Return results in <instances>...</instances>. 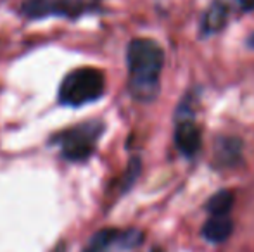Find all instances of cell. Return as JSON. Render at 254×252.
<instances>
[{
	"mask_svg": "<svg viewBox=\"0 0 254 252\" xmlns=\"http://www.w3.org/2000/svg\"><path fill=\"white\" fill-rule=\"evenodd\" d=\"M128 92L138 102H152L159 94L164 52L151 38H135L127 50Z\"/></svg>",
	"mask_w": 254,
	"mask_h": 252,
	"instance_id": "1",
	"label": "cell"
},
{
	"mask_svg": "<svg viewBox=\"0 0 254 252\" xmlns=\"http://www.w3.org/2000/svg\"><path fill=\"white\" fill-rule=\"evenodd\" d=\"M102 133L104 123L92 119V121H85L57 131L51 138V144L59 147L61 155L66 161L83 162L94 155Z\"/></svg>",
	"mask_w": 254,
	"mask_h": 252,
	"instance_id": "2",
	"label": "cell"
},
{
	"mask_svg": "<svg viewBox=\"0 0 254 252\" xmlns=\"http://www.w3.org/2000/svg\"><path fill=\"white\" fill-rule=\"evenodd\" d=\"M106 92V76L95 67H80L66 74L59 87V102L69 107H81L99 101Z\"/></svg>",
	"mask_w": 254,
	"mask_h": 252,
	"instance_id": "3",
	"label": "cell"
},
{
	"mask_svg": "<svg viewBox=\"0 0 254 252\" xmlns=\"http://www.w3.org/2000/svg\"><path fill=\"white\" fill-rule=\"evenodd\" d=\"M189 99H185L177 109V123H175L173 140L178 152L185 157H194L201 149L202 135L194 119V111Z\"/></svg>",
	"mask_w": 254,
	"mask_h": 252,
	"instance_id": "4",
	"label": "cell"
},
{
	"mask_svg": "<svg viewBox=\"0 0 254 252\" xmlns=\"http://www.w3.org/2000/svg\"><path fill=\"white\" fill-rule=\"evenodd\" d=\"M95 9L81 0H24L21 12L30 19H42L51 16L80 17L81 14Z\"/></svg>",
	"mask_w": 254,
	"mask_h": 252,
	"instance_id": "5",
	"label": "cell"
},
{
	"mask_svg": "<svg viewBox=\"0 0 254 252\" xmlns=\"http://www.w3.org/2000/svg\"><path fill=\"white\" fill-rule=\"evenodd\" d=\"M142 240L144 235L138 230L104 228L92 237L83 252H114V249H131L142 244Z\"/></svg>",
	"mask_w": 254,
	"mask_h": 252,
	"instance_id": "6",
	"label": "cell"
},
{
	"mask_svg": "<svg viewBox=\"0 0 254 252\" xmlns=\"http://www.w3.org/2000/svg\"><path fill=\"white\" fill-rule=\"evenodd\" d=\"M228 21V7L221 0H214L209 5V9L204 12L201 19V35L211 37L214 33H220Z\"/></svg>",
	"mask_w": 254,
	"mask_h": 252,
	"instance_id": "7",
	"label": "cell"
},
{
	"mask_svg": "<svg viewBox=\"0 0 254 252\" xmlns=\"http://www.w3.org/2000/svg\"><path fill=\"white\" fill-rule=\"evenodd\" d=\"M242 142L239 138L225 137L220 138L214 145V159H216L218 166L223 168H230L241 162L242 159Z\"/></svg>",
	"mask_w": 254,
	"mask_h": 252,
	"instance_id": "8",
	"label": "cell"
},
{
	"mask_svg": "<svg viewBox=\"0 0 254 252\" xmlns=\"http://www.w3.org/2000/svg\"><path fill=\"white\" fill-rule=\"evenodd\" d=\"M234 232V221L230 216H211L202 226V237L211 244H223Z\"/></svg>",
	"mask_w": 254,
	"mask_h": 252,
	"instance_id": "9",
	"label": "cell"
},
{
	"mask_svg": "<svg viewBox=\"0 0 254 252\" xmlns=\"http://www.w3.org/2000/svg\"><path fill=\"white\" fill-rule=\"evenodd\" d=\"M234 207V194L230 190H220L211 195L206 209L211 216H230Z\"/></svg>",
	"mask_w": 254,
	"mask_h": 252,
	"instance_id": "10",
	"label": "cell"
},
{
	"mask_svg": "<svg viewBox=\"0 0 254 252\" xmlns=\"http://www.w3.org/2000/svg\"><path fill=\"white\" fill-rule=\"evenodd\" d=\"M138 173H140V161L135 157L130 161L127 173H125L123 180H121V192H127L131 185H133L135 180H137V176H138Z\"/></svg>",
	"mask_w": 254,
	"mask_h": 252,
	"instance_id": "11",
	"label": "cell"
},
{
	"mask_svg": "<svg viewBox=\"0 0 254 252\" xmlns=\"http://www.w3.org/2000/svg\"><path fill=\"white\" fill-rule=\"evenodd\" d=\"M237 3L244 12H253L254 10V0H237Z\"/></svg>",
	"mask_w": 254,
	"mask_h": 252,
	"instance_id": "12",
	"label": "cell"
},
{
	"mask_svg": "<svg viewBox=\"0 0 254 252\" xmlns=\"http://www.w3.org/2000/svg\"><path fill=\"white\" fill-rule=\"evenodd\" d=\"M248 47H249V49H253V50H254V33L249 35V38H248Z\"/></svg>",
	"mask_w": 254,
	"mask_h": 252,
	"instance_id": "13",
	"label": "cell"
}]
</instances>
